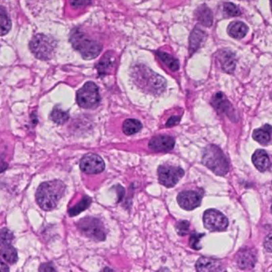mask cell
I'll return each mask as SVG.
<instances>
[{
  "instance_id": "cell-28",
  "label": "cell",
  "mask_w": 272,
  "mask_h": 272,
  "mask_svg": "<svg viewBox=\"0 0 272 272\" xmlns=\"http://www.w3.org/2000/svg\"><path fill=\"white\" fill-rule=\"evenodd\" d=\"M0 20H1V33L2 35H4L11 30V22L3 7L1 8V11H0Z\"/></svg>"
},
{
  "instance_id": "cell-32",
  "label": "cell",
  "mask_w": 272,
  "mask_h": 272,
  "mask_svg": "<svg viewBox=\"0 0 272 272\" xmlns=\"http://www.w3.org/2000/svg\"><path fill=\"white\" fill-rule=\"evenodd\" d=\"M204 236L203 234L193 233L190 237V246L192 248L195 249V250H199L200 249L199 242V240L201 238L202 236Z\"/></svg>"
},
{
  "instance_id": "cell-9",
  "label": "cell",
  "mask_w": 272,
  "mask_h": 272,
  "mask_svg": "<svg viewBox=\"0 0 272 272\" xmlns=\"http://www.w3.org/2000/svg\"><path fill=\"white\" fill-rule=\"evenodd\" d=\"M203 221L205 228L211 231H224L228 226L227 217L222 212L216 209L206 211Z\"/></svg>"
},
{
  "instance_id": "cell-30",
  "label": "cell",
  "mask_w": 272,
  "mask_h": 272,
  "mask_svg": "<svg viewBox=\"0 0 272 272\" xmlns=\"http://www.w3.org/2000/svg\"><path fill=\"white\" fill-rule=\"evenodd\" d=\"M176 231L180 236H185L189 230V222L187 221H180L176 226Z\"/></svg>"
},
{
  "instance_id": "cell-18",
  "label": "cell",
  "mask_w": 272,
  "mask_h": 272,
  "mask_svg": "<svg viewBox=\"0 0 272 272\" xmlns=\"http://www.w3.org/2000/svg\"><path fill=\"white\" fill-rule=\"evenodd\" d=\"M247 32H248V26L243 22H232L227 27V34H229L231 38L236 39L245 38Z\"/></svg>"
},
{
  "instance_id": "cell-7",
  "label": "cell",
  "mask_w": 272,
  "mask_h": 272,
  "mask_svg": "<svg viewBox=\"0 0 272 272\" xmlns=\"http://www.w3.org/2000/svg\"><path fill=\"white\" fill-rule=\"evenodd\" d=\"M80 231L88 238L97 241H102L105 239V231L104 225L101 221L94 217H86L82 219L77 223Z\"/></svg>"
},
{
  "instance_id": "cell-25",
  "label": "cell",
  "mask_w": 272,
  "mask_h": 272,
  "mask_svg": "<svg viewBox=\"0 0 272 272\" xmlns=\"http://www.w3.org/2000/svg\"><path fill=\"white\" fill-rule=\"evenodd\" d=\"M157 55L161 59V62H164L172 71H177L180 68L179 61L170 54H167L165 52L158 51Z\"/></svg>"
},
{
  "instance_id": "cell-29",
  "label": "cell",
  "mask_w": 272,
  "mask_h": 272,
  "mask_svg": "<svg viewBox=\"0 0 272 272\" xmlns=\"http://www.w3.org/2000/svg\"><path fill=\"white\" fill-rule=\"evenodd\" d=\"M223 11L227 16L231 17H236L241 15L240 9L232 2H225L223 4Z\"/></svg>"
},
{
  "instance_id": "cell-5",
  "label": "cell",
  "mask_w": 272,
  "mask_h": 272,
  "mask_svg": "<svg viewBox=\"0 0 272 272\" xmlns=\"http://www.w3.org/2000/svg\"><path fill=\"white\" fill-rule=\"evenodd\" d=\"M54 39L44 34H36L30 43V48L36 58L42 60H48L51 58L55 49Z\"/></svg>"
},
{
  "instance_id": "cell-11",
  "label": "cell",
  "mask_w": 272,
  "mask_h": 272,
  "mask_svg": "<svg viewBox=\"0 0 272 272\" xmlns=\"http://www.w3.org/2000/svg\"><path fill=\"white\" fill-rule=\"evenodd\" d=\"M179 205L185 210H193L201 203V196L195 191H184L177 197Z\"/></svg>"
},
{
  "instance_id": "cell-4",
  "label": "cell",
  "mask_w": 272,
  "mask_h": 272,
  "mask_svg": "<svg viewBox=\"0 0 272 272\" xmlns=\"http://www.w3.org/2000/svg\"><path fill=\"white\" fill-rule=\"evenodd\" d=\"M71 43L85 59L96 58L102 49V47L99 42L90 39L78 29L74 30L71 34Z\"/></svg>"
},
{
  "instance_id": "cell-15",
  "label": "cell",
  "mask_w": 272,
  "mask_h": 272,
  "mask_svg": "<svg viewBox=\"0 0 272 272\" xmlns=\"http://www.w3.org/2000/svg\"><path fill=\"white\" fill-rule=\"evenodd\" d=\"M207 34L204 30L199 28L196 27L192 31L189 38V52L190 54L195 53L198 49L201 48L202 45L205 43Z\"/></svg>"
},
{
  "instance_id": "cell-19",
  "label": "cell",
  "mask_w": 272,
  "mask_h": 272,
  "mask_svg": "<svg viewBox=\"0 0 272 272\" xmlns=\"http://www.w3.org/2000/svg\"><path fill=\"white\" fill-rule=\"evenodd\" d=\"M196 18L203 26L210 27L213 23L212 11L206 5L199 6L195 12Z\"/></svg>"
},
{
  "instance_id": "cell-2",
  "label": "cell",
  "mask_w": 272,
  "mask_h": 272,
  "mask_svg": "<svg viewBox=\"0 0 272 272\" xmlns=\"http://www.w3.org/2000/svg\"><path fill=\"white\" fill-rule=\"evenodd\" d=\"M133 77L141 88L154 95H160L164 92L166 87L165 78L143 65H138L134 67Z\"/></svg>"
},
{
  "instance_id": "cell-10",
  "label": "cell",
  "mask_w": 272,
  "mask_h": 272,
  "mask_svg": "<svg viewBox=\"0 0 272 272\" xmlns=\"http://www.w3.org/2000/svg\"><path fill=\"white\" fill-rule=\"evenodd\" d=\"M104 161L99 155L88 153L85 155L80 161V168L86 174L100 173L105 170Z\"/></svg>"
},
{
  "instance_id": "cell-22",
  "label": "cell",
  "mask_w": 272,
  "mask_h": 272,
  "mask_svg": "<svg viewBox=\"0 0 272 272\" xmlns=\"http://www.w3.org/2000/svg\"><path fill=\"white\" fill-rule=\"evenodd\" d=\"M1 245H2L1 255L2 259L9 264H15L18 261V254L16 250L13 247L11 246V244Z\"/></svg>"
},
{
  "instance_id": "cell-34",
  "label": "cell",
  "mask_w": 272,
  "mask_h": 272,
  "mask_svg": "<svg viewBox=\"0 0 272 272\" xmlns=\"http://www.w3.org/2000/svg\"><path fill=\"white\" fill-rule=\"evenodd\" d=\"M264 247L268 252H272V234L266 237L264 240Z\"/></svg>"
},
{
  "instance_id": "cell-8",
  "label": "cell",
  "mask_w": 272,
  "mask_h": 272,
  "mask_svg": "<svg viewBox=\"0 0 272 272\" xmlns=\"http://www.w3.org/2000/svg\"><path fill=\"white\" fill-rule=\"evenodd\" d=\"M184 175V170L180 167L161 165L158 168L159 181L167 188L175 186Z\"/></svg>"
},
{
  "instance_id": "cell-3",
  "label": "cell",
  "mask_w": 272,
  "mask_h": 272,
  "mask_svg": "<svg viewBox=\"0 0 272 272\" xmlns=\"http://www.w3.org/2000/svg\"><path fill=\"white\" fill-rule=\"evenodd\" d=\"M203 164L218 176H224L229 170V164L223 151L215 145L207 146L203 153Z\"/></svg>"
},
{
  "instance_id": "cell-31",
  "label": "cell",
  "mask_w": 272,
  "mask_h": 272,
  "mask_svg": "<svg viewBox=\"0 0 272 272\" xmlns=\"http://www.w3.org/2000/svg\"><path fill=\"white\" fill-rule=\"evenodd\" d=\"M13 240V235L7 228H3L1 232V245H9Z\"/></svg>"
},
{
  "instance_id": "cell-1",
  "label": "cell",
  "mask_w": 272,
  "mask_h": 272,
  "mask_svg": "<svg viewBox=\"0 0 272 272\" xmlns=\"http://www.w3.org/2000/svg\"><path fill=\"white\" fill-rule=\"evenodd\" d=\"M66 185L61 180H54L40 184L37 190V203L43 210H53L64 195Z\"/></svg>"
},
{
  "instance_id": "cell-24",
  "label": "cell",
  "mask_w": 272,
  "mask_h": 272,
  "mask_svg": "<svg viewBox=\"0 0 272 272\" xmlns=\"http://www.w3.org/2000/svg\"><path fill=\"white\" fill-rule=\"evenodd\" d=\"M142 129V124L137 119H127L123 123V132L126 135H133Z\"/></svg>"
},
{
  "instance_id": "cell-37",
  "label": "cell",
  "mask_w": 272,
  "mask_h": 272,
  "mask_svg": "<svg viewBox=\"0 0 272 272\" xmlns=\"http://www.w3.org/2000/svg\"><path fill=\"white\" fill-rule=\"evenodd\" d=\"M271 211H272V208H271Z\"/></svg>"
},
{
  "instance_id": "cell-27",
  "label": "cell",
  "mask_w": 272,
  "mask_h": 272,
  "mask_svg": "<svg viewBox=\"0 0 272 272\" xmlns=\"http://www.w3.org/2000/svg\"><path fill=\"white\" fill-rule=\"evenodd\" d=\"M52 121L58 124H64L69 120V114L59 107L54 108L50 114Z\"/></svg>"
},
{
  "instance_id": "cell-6",
  "label": "cell",
  "mask_w": 272,
  "mask_h": 272,
  "mask_svg": "<svg viewBox=\"0 0 272 272\" xmlns=\"http://www.w3.org/2000/svg\"><path fill=\"white\" fill-rule=\"evenodd\" d=\"M101 97L95 82H86L77 92V102L84 109H95L99 105Z\"/></svg>"
},
{
  "instance_id": "cell-12",
  "label": "cell",
  "mask_w": 272,
  "mask_h": 272,
  "mask_svg": "<svg viewBox=\"0 0 272 272\" xmlns=\"http://www.w3.org/2000/svg\"><path fill=\"white\" fill-rule=\"evenodd\" d=\"M175 146V140L170 136L161 135L152 137L148 143L150 149L155 152H169Z\"/></svg>"
},
{
  "instance_id": "cell-13",
  "label": "cell",
  "mask_w": 272,
  "mask_h": 272,
  "mask_svg": "<svg viewBox=\"0 0 272 272\" xmlns=\"http://www.w3.org/2000/svg\"><path fill=\"white\" fill-rule=\"evenodd\" d=\"M217 60L221 64V69L224 72L232 74L236 69V56L232 52L224 49L218 52L217 56Z\"/></svg>"
},
{
  "instance_id": "cell-35",
  "label": "cell",
  "mask_w": 272,
  "mask_h": 272,
  "mask_svg": "<svg viewBox=\"0 0 272 272\" xmlns=\"http://www.w3.org/2000/svg\"><path fill=\"white\" fill-rule=\"evenodd\" d=\"M179 122H180V117L174 116V117H172V118H170V120L168 121L166 125H167L168 127L173 126L175 124H177Z\"/></svg>"
},
{
  "instance_id": "cell-26",
  "label": "cell",
  "mask_w": 272,
  "mask_h": 272,
  "mask_svg": "<svg viewBox=\"0 0 272 272\" xmlns=\"http://www.w3.org/2000/svg\"><path fill=\"white\" fill-rule=\"evenodd\" d=\"M91 201H92L91 198L86 197V196L84 197L82 200L77 205L74 206L73 208H70V210L68 212L69 215L71 217L77 216V215L79 214L81 212L87 209L90 207V204H91Z\"/></svg>"
},
{
  "instance_id": "cell-23",
  "label": "cell",
  "mask_w": 272,
  "mask_h": 272,
  "mask_svg": "<svg viewBox=\"0 0 272 272\" xmlns=\"http://www.w3.org/2000/svg\"><path fill=\"white\" fill-rule=\"evenodd\" d=\"M114 64V58L111 54H105L104 57L101 58L100 62L97 65V69L99 71V73L101 75H105L108 73V71L112 68Z\"/></svg>"
},
{
  "instance_id": "cell-16",
  "label": "cell",
  "mask_w": 272,
  "mask_h": 272,
  "mask_svg": "<svg viewBox=\"0 0 272 272\" xmlns=\"http://www.w3.org/2000/svg\"><path fill=\"white\" fill-rule=\"evenodd\" d=\"M212 104L213 107L221 114H227L229 117V114H233L232 106L229 101H227V99L225 98L223 93H217L212 97Z\"/></svg>"
},
{
  "instance_id": "cell-33",
  "label": "cell",
  "mask_w": 272,
  "mask_h": 272,
  "mask_svg": "<svg viewBox=\"0 0 272 272\" xmlns=\"http://www.w3.org/2000/svg\"><path fill=\"white\" fill-rule=\"evenodd\" d=\"M71 3L74 7H84L90 4V0H71Z\"/></svg>"
},
{
  "instance_id": "cell-17",
  "label": "cell",
  "mask_w": 272,
  "mask_h": 272,
  "mask_svg": "<svg viewBox=\"0 0 272 272\" xmlns=\"http://www.w3.org/2000/svg\"><path fill=\"white\" fill-rule=\"evenodd\" d=\"M252 162L255 167L260 172H265L271 165L270 158L265 150H256L252 156Z\"/></svg>"
},
{
  "instance_id": "cell-14",
  "label": "cell",
  "mask_w": 272,
  "mask_h": 272,
  "mask_svg": "<svg viewBox=\"0 0 272 272\" xmlns=\"http://www.w3.org/2000/svg\"><path fill=\"white\" fill-rule=\"evenodd\" d=\"M256 256L251 249H244L238 253L236 258V263L241 269H249L255 265Z\"/></svg>"
},
{
  "instance_id": "cell-36",
  "label": "cell",
  "mask_w": 272,
  "mask_h": 272,
  "mask_svg": "<svg viewBox=\"0 0 272 272\" xmlns=\"http://www.w3.org/2000/svg\"><path fill=\"white\" fill-rule=\"evenodd\" d=\"M271 2V8H272V0H270Z\"/></svg>"
},
{
  "instance_id": "cell-21",
  "label": "cell",
  "mask_w": 272,
  "mask_h": 272,
  "mask_svg": "<svg viewBox=\"0 0 272 272\" xmlns=\"http://www.w3.org/2000/svg\"><path fill=\"white\" fill-rule=\"evenodd\" d=\"M272 132V127L269 124H266L260 129H255L253 132L252 137L256 142L261 145H267L270 142L271 133Z\"/></svg>"
},
{
  "instance_id": "cell-20",
  "label": "cell",
  "mask_w": 272,
  "mask_h": 272,
  "mask_svg": "<svg viewBox=\"0 0 272 272\" xmlns=\"http://www.w3.org/2000/svg\"><path fill=\"white\" fill-rule=\"evenodd\" d=\"M198 272H214L221 270V263L216 259L209 258H199L197 263Z\"/></svg>"
}]
</instances>
